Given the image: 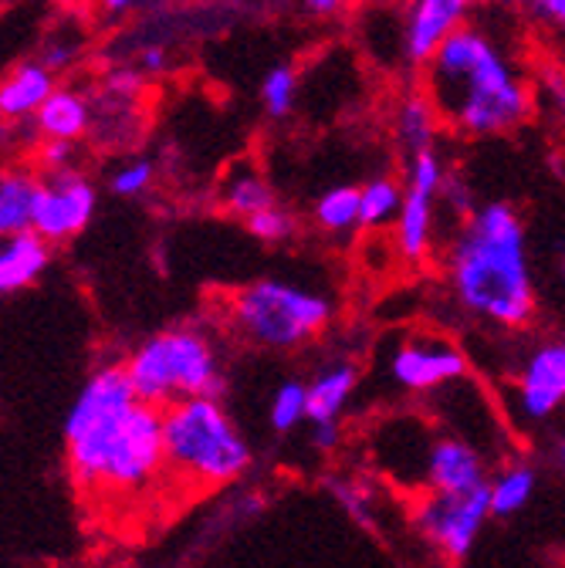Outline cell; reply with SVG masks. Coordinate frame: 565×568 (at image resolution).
<instances>
[{
  "instance_id": "1",
  "label": "cell",
  "mask_w": 565,
  "mask_h": 568,
  "mask_svg": "<svg viewBox=\"0 0 565 568\" xmlns=\"http://www.w3.org/2000/svg\"><path fill=\"white\" fill-rule=\"evenodd\" d=\"M427 89L441 122L467 139L505 135L532 112V89L518 64L484 28H457L441 51L423 64Z\"/></svg>"
},
{
  "instance_id": "2",
  "label": "cell",
  "mask_w": 565,
  "mask_h": 568,
  "mask_svg": "<svg viewBox=\"0 0 565 568\" xmlns=\"http://www.w3.org/2000/svg\"><path fill=\"white\" fill-rule=\"evenodd\" d=\"M447 281L457 305L491 325L525 328L535 318V281L525 224L512 203H481L447 251Z\"/></svg>"
},
{
  "instance_id": "3",
  "label": "cell",
  "mask_w": 565,
  "mask_h": 568,
  "mask_svg": "<svg viewBox=\"0 0 565 568\" xmlns=\"http://www.w3.org/2000/svg\"><path fill=\"white\" fill-rule=\"evenodd\" d=\"M167 470L190 487H221L251 467V447L218 396L163 406Z\"/></svg>"
},
{
  "instance_id": "4",
  "label": "cell",
  "mask_w": 565,
  "mask_h": 568,
  "mask_svg": "<svg viewBox=\"0 0 565 568\" xmlns=\"http://www.w3.org/2000/svg\"><path fill=\"white\" fill-rule=\"evenodd\" d=\"M125 369L135 396L160 409L176 399L224 393L218 348L196 328H170L147 338L129 355Z\"/></svg>"
},
{
  "instance_id": "5",
  "label": "cell",
  "mask_w": 565,
  "mask_h": 568,
  "mask_svg": "<svg viewBox=\"0 0 565 568\" xmlns=\"http://www.w3.org/2000/svg\"><path fill=\"white\" fill-rule=\"evenodd\" d=\"M135 403L139 396L125 366H102L85 379L64 416V457L82 490H95L105 450Z\"/></svg>"
},
{
  "instance_id": "6",
  "label": "cell",
  "mask_w": 565,
  "mask_h": 568,
  "mask_svg": "<svg viewBox=\"0 0 565 568\" xmlns=\"http://www.w3.org/2000/svg\"><path fill=\"white\" fill-rule=\"evenodd\" d=\"M234 325L244 338L264 348H299L332 322V302L305 284L261 277L251 281L231 302Z\"/></svg>"
},
{
  "instance_id": "7",
  "label": "cell",
  "mask_w": 565,
  "mask_h": 568,
  "mask_svg": "<svg viewBox=\"0 0 565 568\" xmlns=\"http://www.w3.org/2000/svg\"><path fill=\"white\" fill-rule=\"evenodd\" d=\"M163 470H167L163 409L139 399L105 450L95 490L99 494H139Z\"/></svg>"
},
{
  "instance_id": "8",
  "label": "cell",
  "mask_w": 565,
  "mask_h": 568,
  "mask_svg": "<svg viewBox=\"0 0 565 568\" xmlns=\"http://www.w3.org/2000/svg\"><path fill=\"white\" fill-rule=\"evenodd\" d=\"M491 518V480L467 490H431L416 505V528L447 561L464 558Z\"/></svg>"
},
{
  "instance_id": "9",
  "label": "cell",
  "mask_w": 565,
  "mask_h": 568,
  "mask_svg": "<svg viewBox=\"0 0 565 568\" xmlns=\"http://www.w3.org/2000/svg\"><path fill=\"white\" fill-rule=\"evenodd\" d=\"M444 180H447L444 163H441L434 146L406 156L403 206H400V217H396V251H400V257H406V261L427 257Z\"/></svg>"
},
{
  "instance_id": "10",
  "label": "cell",
  "mask_w": 565,
  "mask_h": 568,
  "mask_svg": "<svg viewBox=\"0 0 565 568\" xmlns=\"http://www.w3.org/2000/svg\"><path fill=\"white\" fill-rule=\"evenodd\" d=\"M92 217H95V186L82 173L58 170L38 180L31 231H38L44 241L51 244L72 241L89 227Z\"/></svg>"
},
{
  "instance_id": "11",
  "label": "cell",
  "mask_w": 565,
  "mask_h": 568,
  "mask_svg": "<svg viewBox=\"0 0 565 568\" xmlns=\"http://www.w3.org/2000/svg\"><path fill=\"white\" fill-rule=\"evenodd\" d=\"M390 373L410 393H431L467 373V355L451 338L413 335L393 352Z\"/></svg>"
},
{
  "instance_id": "12",
  "label": "cell",
  "mask_w": 565,
  "mask_h": 568,
  "mask_svg": "<svg viewBox=\"0 0 565 568\" xmlns=\"http://www.w3.org/2000/svg\"><path fill=\"white\" fill-rule=\"evenodd\" d=\"M471 0H410L403 21V58L413 68L427 64L441 44L467 24Z\"/></svg>"
},
{
  "instance_id": "13",
  "label": "cell",
  "mask_w": 565,
  "mask_h": 568,
  "mask_svg": "<svg viewBox=\"0 0 565 568\" xmlns=\"http://www.w3.org/2000/svg\"><path fill=\"white\" fill-rule=\"evenodd\" d=\"M515 396H518V409L525 419H548L552 413H558V406L565 403V342H545L538 345L515 383Z\"/></svg>"
},
{
  "instance_id": "14",
  "label": "cell",
  "mask_w": 565,
  "mask_h": 568,
  "mask_svg": "<svg viewBox=\"0 0 565 568\" xmlns=\"http://www.w3.org/2000/svg\"><path fill=\"white\" fill-rule=\"evenodd\" d=\"M423 477H427L431 490H467L487 480L481 454L457 437H441L431 444Z\"/></svg>"
},
{
  "instance_id": "15",
  "label": "cell",
  "mask_w": 565,
  "mask_h": 568,
  "mask_svg": "<svg viewBox=\"0 0 565 568\" xmlns=\"http://www.w3.org/2000/svg\"><path fill=\"white\" fill-rule=\"evenodd\" d=\"M54 92V71L44 61H21L0 85V112L8 122L34 119Z\"/></svg>"
},
{
  "instance_id": "16",
  "label": "cell",
  "mask_w": 565,
  "mask_h": 568,
  "mask_svg": "<svg viewBox=\"0 0 565 568\" xmlns=\"http://www.w3.org/2000/svg\"><path fill=\"white\" fill-rule=\"evenodd\" d=\"M48 244L51 241H44L38 231H21L4 237V247H0V292L14 295L31 288L51 264Z\"/></svg>"
},
{
  "instance_id": "17",
  "label": "cell",
  "mask_w": 565,
  "mask_h": 568,
  "mask_svg": "<svg viewBox=\"0 0 565 568\" xmlns=\"http://www.w3.org/2000/svg\"><path fill=\"white\" fill-rule=\"evenodd\" d=\"M437 109L427 95V89H410L400 105H396V115H393V132H396V142L406 156L420 153V150H431L434 146V135H437Z\"/></svg>"
},
{
  "instance_id": "18",
  "label": "cell",
  "mask_w": 565,
  "mask_h": 568,
  "mask_svg": "<svg viewBox=\"0 0 565 568\" xmlns=\"http://www.w3.org/2000/svg\"><path fill=\"white\" fill-rule=\"evenodd\" d=\"M360 386V369L352 363H339L322 369L309 383V423H335Z\"/></svg>"
},
{
  "instance_id": "19",
  "label": "cell",
  "mask_w": 565,
  "mask_h": 568,
  "mask_svg": "<svg viewBox=\"0 0 565 568\" xmlns=\"http://www.w3.org/2000/svg\"><path fill=\"white\" fill-rule=\"evenodd\" d=\"M34 122L44 139H72L75 142L79 135H85V129L92 122V105L85 102V95H79L72 89H54L51 99L34 115Z\"/></svg>"
},
{
  "instance_id": "20",
  "label": "cell",
  "mask_w": 565,
  "mask_h": 568,
  "mask_svg": "<svg viewBox=\"0 0 565 568\" xmlns=\"http://www.w3.org/2000/svg\"><path fill=\"white\" fill-rule=\"evenodd\" d=\"M34 193L38 180L24 170H8L0 180V234L11 237L21 231H31V213H34Z\"/></svg>"
},
{
  "instance_id": "21",
  "label": "cell",
  "mask_w": 565,
  "mask_h": 568,
  "mask_svg": "<svg viewBox=\"0 0 565 568\" xmlns=\"http://www.w3.org/2000/svg\"><path fill=\"white\" fill-rule=\"evenodd\" d=\"M221 203L231 210V213H238V217H254L258 210H264V206H271V203H278L274 200V190H271V183L261 176V173H254L251 166H234L231 170V176L224 180V186H221Z\"/></svg>"
},
{
  "instance_id": "22",
  "label": "cell",
  "mask_w": 565,
  "mask_h": 568,
  "mask_svg": "<svg viewBox=\"0 0 565 568\" xmlns=\"http://www.w3.org/2000/svg\"><path fill=\"white\" fill-rule=\"evenodd\" d=\"M360 200H363V186H329L319 200H315V224L329 234H349L360 227Z\"/></svg>"
},
{
  "instance_id": "23",
  "label": "cell",
  "mask_w": 565,
  "mask_h": 568,
  "mask_svg": "<svg viewBox=\"0 0 565 568\" xmlns=\"http://www.w3.org/2000/svg\"><path fill=\"white\" fill-rule=\"evenodd\" d=\"M403 206V186L393 176H376L363 183V200H360V227L363 231H380L390 221L396 224Z\"/></svg>"
},
{
  "instance_id": "24",
  "label": "cell",
  "mask_w": 565,
  "mask_h": 568,
  "mask_svg": "<svg viewBox=\"0 0 565 568\" xmlns=\"http://www.w3.org/2000/svg\"><path fill=\"white\" fill-rule=\"evenodd\" d=\"M535 490V470L528 464H512L491 480V518H512L528 505Z\"/></svg>"
},
{
  "instance_id": "25",
  "label": "cell",
  "mask_w": 565,
  "mask_h": 568,
  "mask_svg": "<svg viewBox=\"0 0 565 568\" xmlns=\"http://www.w3.org/2000/svg\"><path fill=\"white\" fill-rule=\"evenodd\" d=\"M268 419H271V426L278 434H292L302 419H309V386L299 383V379L281 383L278 393L271 396Z\"/></svg>"
},
{
  "instance_id": "26",
  "label": "cell",
  "mask_w": 565,
  "mask_h": 568,
  "mask_svg": "<svg viewBox=\"0 0 565 568\" xmlns=\"http://www.w3.org/2000/svg\"><path fill=\"white\" fill-rule=\"evenodd\" d=\"M295 99H299V75L289 68V64H278L271 68L264 82H261V105L271 119H285L292 115L295 109Z\"/></svg>"
},
{
  "instance_id": "27",
  "label": "cell",
  "mask_w": 565,
  "mask_h": 568,
  "mask_svg": "<svg viewBox=\"0 0 565 568\" xmlns=\"http://www.w3.org/2000/svg\"><path fill=\"white\" fill-rule=\"evenodd\" d=\"M244 224H248V231H251L258 241H264V244H278V241H285V237L295 231V217H292V213H289L285 206H278V203L258 210L254 217H248Z\"/></svg>"
},
{
  "instance_id": "28",
  "label": "cell",
  "mask_w": 565,
  "mask_h": 568,
  "mask_svg": "<svg viewBox=\"0 0 565 568\" xmlns=\"http://www.w3.org/2000/svg\"><path fill=\"white\" fill-rule=\"evenodd\" d=\"M329 487H332V494H335V501H339L352 518H356L360 525H366V528H373V508H370L373 490H366L360 480H332Z\"/></svg>"
},
{
  "instance_id": "29",
  "label": "cell",
  "mask_w": 565,
  "mask_h": 568,
  "mask_svg": "<svg viewBox=\"0 0 565 568\" xmlns=\"http://www.w3.org/2000/svg\"><path fill=\"white\" fill-rule=\"evenodd\" d=\"M153 183V163L150 160H132L119 173H112L109 190L115 196H143Z\"/></svg>"
},
{
  "instance_id": "30",
  "label": "cell",
  "mask_w": 565,
  "mask_h": 568,
  "mask_svg": "<svg viewBox=\"0 0 565 568\" xmlns=\"http://www.w3.org/2000/svg\"><path fill=\"white\" fill-rule=\"evenodd\" d=\"M72 160H75V142H72V139H44V142H41L38 163H41L48 173L72 170Z\"/></svg>"
},
{
  "instance_id": "31",
  "label": "cell",
  "mask_w": 565,
  "mask_h": 568,
  "mask_svg": "<svg viewBox=\"0 0 565 568\" xmlns=\"http://www.w3.org/2000/svg\"><path fill=\"white\" fill-rule=\"evenodd\" d=\"M441 200H444L447 206H454V210H457V217H461V221H467L471 213L477 210V203H474V196H471V190L464 186V180H461V176H447V180H444Z\"/></svg>"
},
{
  "instance_id": "32",
  "label": "cell",
  "mask_w": 565,
  "mask_h": 568,
  "mask_svg": "<svg viewBox=\"0 0 565 568\" xmlns=\"http://www.w3.org/2000/svg\"><path fill=\"white\" fill-rule=\"evenodd\" d=\"M542 21H548L555 31L565 34V0H532Z\"/></svg>"
},
{
  "instance_id": "33",
  "label": "cell",
  "mask_w": 565,
  "mask_h": 568,
  "mask_svg": "<svg viewBox=\"0 0 565 568\" xmlns=\"http://www.w3.org/2000/svg\"><path fill=\"white\" fill-rule=\"evenodd\" d=\"M312 444L319 450H332L339 444V419L335 423H312Z\"/></svg>"
},
{
  "instance_id": "34",
  "label": "cell",
  "mask_w": 565,
  "mask_h": 568,
  "mask_svg": "<svg viewBox=\"0 0 565 568\" xmlns=\"http://www.w3.org/2000/svg\"><path fill=\"white\" fill-rule=\"evenodd\" d=\"M309 14H319V18H332L345 8V0H302Z\"/></svg>"
},
{
  "instance_id": "35",
  "label": "cell",
  "mask_w": 565,
  "mask_h": 568,
  "mask_svg": "<svg viewBox=\"0 0 565 568\" xmlns=\"http://www.w3.org/2000/svg\"><path fill=\"white\" fill-rule=\"evenodd\" d=\"M139 64H143L147 71H160L167 64V51L163 48H143V54H139Z\"/></svg>"
},
{
  "instance_id": "36",
  "label": "cell",
  "mask_w": 565,
  "mask_h": 568,
  "mask_svg": "<svg viewBox=\"0 0 565 568\" xmlns=\"http://www.w3.org/2000/svg\"><path fill=\"white\" fill-rule=\"evenodd\" d=\"M109 82H112L115 92H132V89H135V79L129 75V71H122V75H112Z\"/></svg>"
},
{
  "instance_id": "37",
  "label": "cell",
  "mask_w": 565,
  "mask_h": 568,
  "mask_svg": "<svg viewBox=\"0 0 565 568\" xmlns=\"http://www.w3.org/2000/svg\"><path fill=\"white\" fill-rule=\"evenodd\" d=\"M102 4V11H109V14H122V11H129L135 0H99Z\"/></svg>"
},
{
  "instance_id": "38",
  "label": "cell",
  "mask_w": 565,
  "mask_h": 568,
  "mask_svg": "<svg viewBox=\"0 0 565 568\" xmlns=\"http://www.w3.org/2000/svg\"><path fill=\"white\" fill-rule=\"evenodd\" d=\"M471 4H525V0H471Z\"/></svg>"
},
{
  "instance_id": "39",
  "label": "cell",
  "mask_w": 565,
  "mask_h": 568,
  "mask_svg": "<svg viewBox=\"0 0 565 568\" xmlns=\"http://www.w3.org/2000/svg\"><path fill=\"white\" fill-rule=\"evenodd\" d=\"M558 464H562V467H565V440H562V444H558Z\"/></svg>"
},
{
  "instance_id": "40",
  "label": "cell",
  "mask_w": 565,
  "mask_h": 568,
  "mask_svg": "<svg viewBox=\"0 0 565 568\" xmlns=\"http://www.w3.org/2000/svg\"><path fill=\"white\" fill-rule=\"evenodd\" d=\"M54 4H72V0H54Z\"/></svg>"
},
{
  "instance_id": "41",
  "label": "cell",
  "mask_w": 565,
  "mask_h": 568,
  "mask_svg": "<svg viewBox=\"0 0 565 568\" xmlns=\"http://www.w3.org/2000/svg\"><path fill=\"white\" fill-rule=\"evenodd\" d=\"M562 277H565V254H562Z\"/></svg>"
},
{
  "instance_id": "42",
  "label": "cell",
  "mask_w": 565,
  "mask_h": 568,
  "mask_svg": "<svg viewBox=\"0 0 565 568\" xmlns=\"http://www.w3.org/2000/svg\"><path fill=\"white\" fill-rule=\"evenodd\" d=\"M4 4H14V0H4Z\"/></svg>"
},
{
  "instance_id": "43",
  "label": "cell",
  "mask_w": 565,
  "mask_h": 568,
  "mask_svg": "<svg viewBox=\"0 0 565 568\" xmlns=\"http://www.w3.org/2000/svg\"><path fill=\"white\" fill-rule=\"evenodd\" d=\"M234 4H244V0H234Z\"/></svg>"
}]
</instances>
